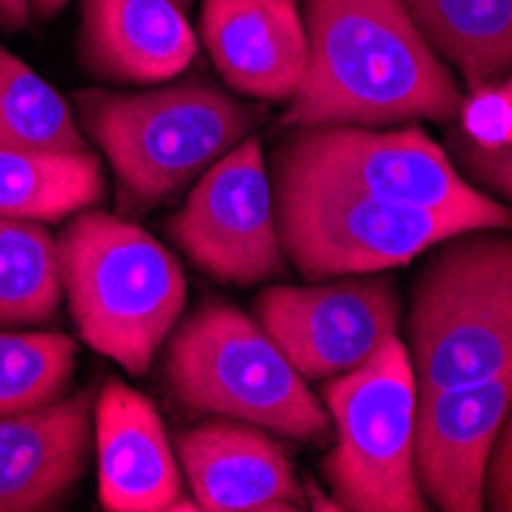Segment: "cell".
Returning <instances> with one entry per match:
<instances>
[{
    "label": "cell",
    "mask_w": 512,
    "mask_h": 512,
    "mask_svg": "<svg viewBox=\"0 0 512 512\" xmlns=\"http://www.w3.org/2000/svg\"><path fill=\"white\" fill-rule=\"evenodd\" d=\"M307 71L279 129L448 123L463 92L402 0H304Z\"/></svg>",
    "instance_id": "1"
},
{
    "label": "cell",
    "mask_w": 512,
    "mask_h": 512,
    "mask_svg": "<svg viewBox=\"0 0 512 512\" xmlns=\"http://www.w3.org/2000/svg\"><path fill=\"white\" fill-rule=\"evenodd\" d=\"M74 111L111 163L126 215L175 200L267 117L264 102H240L197 74L142 92L83 89Z\"/></svg>",
    "instance_id": "2"
},
{
    "label": "cell",
    "mask_w": 512,
    "mask_h": 512,
    "mask_svg": "<svg viewBox=\"0 0 512 512\" xmlns=\"http://www.w3.org/2000/svg\"><path fill=\"white\" fill-rule=\"evenodd\" d=\"M56 243L80 338L132 378L148 375L188 301L178 258L148 230L96 206L71 215Z\"/></svg>",
    "instance_id": "3"
},
{
    "label": "cell",
    "mask_w": 512,
    "mask_h": 512,
    "mask_svg": "<svg viewBox=\"0 0 512 512\" xmlns=\"http://www.w3.org/2000/svg\"><path fill=\"white\" fill-rule=\"evenodd\" d=\"M402 322L417 390L512 365V230L470 227L436 243L411 279Z\"/></svg>",
    "instance_id": "4"
},
{
    "label": "cell",
    "mask_w": 512,
    "mask_h": 512,
    "mask_svg": "<svg viewBox=\"0 0 512 512\" xmlns=\"http://www.w3.org/2000/svg\"><path fill=\"white\" fill-rule=\"evenodd\" d=\"M166 341L163 387L181 408L307 445L332 439V417L307 378L240 307L203 301Z\"/></svg>",
    "instance_id": "5"
},
{
    "label": "cell",
    "mask_w": 512,
    "mask_h": 512,
    "mask_svg": "<svg viewBox=\"0 0 512 512\" xmlns=\"http://www.w3.org/2000/svg\"><path fill=\"white\" fill-rule=\"evenodd\" d=\"M322 405L335 439L322 460L332 509H430L414 473L417 381L399 335L387 338L362 365L325 381Z\"/></svg>",
    "instance_id": "6"
},
{
    "label": "cell",
    "mask_w": 512,
    "mask_h": 512,
    "mask_svg": "<svg viewBox=\"0 0 512 512\" xmlns=\"http://www.w3.org/2000/svg\"><path fill=\"white\" fill-rule=\"evenodd\" d=\"M270 184L286 261L310 283L402 267L445 237L479 227L467 215L387 203L289 169L270 166Z\"/></svg>",
    "instance_id": "7"
},
{
    "label": "cell",
    "mask_w": 512,
    "mask_h": 512,
    "mask_svg": "<svg viewBox=\"0 0 512 512\" xmlns=\"http://www.w3.org/2000/svg\"><path fill=\"white\" fill-rule=\"evenodd\" d=\"M270 166L329 178L387 203L457 212L479 227L512 230V209L476 191L454 169L451 157L417 126L286 129L270 154Z\"/></svg>",
    "instance_id": "8"
},
{
    "label": "cell",
    "mask_w": 512,
    "mask_h": 512,
    "mask_svg": "<svg viewBox=\"0 0 512 512\" xmlns=\"http://www.w3.org/2000/svg\"><path fill=\"white\" fill-rule=\"evenodd\" d=\"M166 237L221 283L258 286L286 270L258 138H243L200 175L184 206L166 221Z\"/></svg>",
    "instance_id": "9"
},
{
    "label": "cell",
    "mask_w": 512,
    "mask_h": 512,
    "mask_svg": "<svg viewBox=\"0 0 512 512\" xmlns=\"http://www.w3.org/2000/svg\"><path fill=\"white\" fill-rule=\"evenodd\" d=\"M255 316L307 381H329L399 335L402 298L384 270L350 273L313 286H270L258 295Z\"/></svg>",
    "instance_id": "10"
},
{
    "label": "cell",
    "mask_w": 512,
    "mask_h": 512,
    "mask_svg": "<svg viewBox=\"0 0 512 512\" xmlns=\"http://www.w3.org/2000/svg\"><path fill=\"white\" fill-rule=\"evenodd\" d=\"M512 402V365L473 384L417 390L414 473L430 506L485 509V473Z\"/></svg>",
    "instance_id": "11"
},
{
    "label": "cell",
    "mask_w": 512,
    "mask_h": 512,
    "mask_svg": "<svg viewBox=\"0 0 512 512\" xmlns=\"http://www.w3.org/2000/svg\"><path fill=\"white\" fill-rule=\"evenodd\" d=\"M175 454L197 509L298 512L307 506L286 445L255 424L215 417L184 430Z\"/></svg>",
    "instance_id": "12"
},
{
    "label": "cell",
    "mask_w": 512,
    "mask_h": 512,
    "mask_svg": "<svg viewBox=\"0 0 512 512\" xmlns=\"http://www.w3.org/2000/svg\"><path fill=\"white\" fill-rule=\"evenodd\" d=\"M99 500L111 512L197 509L157 408L126 384L108 381L92 405Z\"/></svg>",
    "instance_id": "13"
},
{
    "label": "cell",
    "mask_w": 512,
    "mask_h": 512,
    "mask_svg": "<svg viewBox=\"0 0 512 512\" xmlns=\"http://www.w3.org/2000/svg\"><path fill=\"white\" fill-rule=\"evenodd\" d=\"M203 43L221 80L255 102H289L307 71L298 0H200Z\"/></svg>",
    "instance_id": "14"
},
{
    "label": "cell",
    "mask_w": 512,
    "mask_h": 512,
    "mask_svg": "<svg viewBox=\"0 0 512 512\" xmlns=\"http://www.w3.org/2000/svg\"><path fill=\"white\" fill-rule=\"evenodd\" d=\"M80 390L0 417V512L59 509L80 485L92 445V402Z\"/></svg>",
    "instance_id": "15"
},
{
    "label": "cell",
    "mask_w": 512,
    "mask_h": 512,
    "mask_svg": "<svg viewBox=\"0 0 512 512\" xmlns=\"http://www.w3.org/2000/svg\"><path fill=\"white\" fill-rule=\"evenodd\" d=\"M80 62L108 83L175 80L197 59V34L175 0H83Z\"/></svg>",
    "instance_id": "16"
},
{
    "label": "cell",
    "mask_w": 512,
    "mask_h": 512,
    "mask_svg": "<svg viewBox=\"0 0 512 512\" xmlns=\"http://www.w3.org/2000/svg\"><path fill=\"white\" fill-rule=\"evenodd\" d=\"M433 53L470 89L512 74V0H402Z\"/></svg>",
    "instance_id": "17"
},
{
    "label": "cell",
    "mask_w": 512,
    "mask_h": 512,
    "mask_svg": "<svg viewBox=\"0 0 512 512\" xmlns=\"http://www.w3.org/2000/svg\"><path fill=\"white\" fill-rule=\"evenodd\" d=\"M105 169L92 151L28 154L0 148V215L56 224L105 200Z\"/></svg>",
    "instance_id": "18"
},
{
    "label": "cell",
    "mask_w": 512,
    "mask_h": 512,
    "mask_svg": "<svg viewBox=\"0 0 512 512\" xmlns=\"http://www.w3.org/2000/svg\"><path fill=\"white\" fill-rule=\"evenodd\" d=\"M56 237L37 221L0 215V325H46L62 307Z\"/></svg>",
    "instance_id": "19"
},
{
    "label": "cell",
    "mask_w": 512,
    "mask_h": 512,
    "mask_svg": "<svg viewBox=\"0 0 512 512\" xmlns=\"http://www.w3.org/2000/svg\"><path fill=\"white\" fill-rule=\"evenodd\" d=\"M0 148L28 154L89 151L71 105L0 46Z\"/></svg>",
    "instance_id": "20"
},
{
    "label": "cell",
    "mask_w": 512,
    "mask_h": 512,
    "mask_svg": "<svg viewBox=\"0 0 512 512\" xmlns=\"http://www.w3.org/2000/svg\"><path fill=\"white\" fill-rule=\"evenodd\" d=\"M77 368V341L59 332H0V417L65 396Z\"/></svg>",
    "instance_id": "21"
},
{
    "label": "cell",
    "mask_w": 512,
    "mask_h": 512,
    "mask_svg": "<svg viewBox=\"0 0 512 512\" xmlns=\"http://www.w3.org/2000/svg\"><path fill=\"white\" fill-rule=\"evenodd\" d=\"M460 135L479 148L512 145V99L500 83L473 89L460 105Z\"/></svg>",
    "instance_id": "22"
},
{
    "label": "cell",
    "mask_w": 512,
    "mask_h": 512,
    "mask_svg": "<svg viewBox=\"0 0 512 512\" xmlns=\"http://www.w3.org/2000/svg\"><path fill=\"white\" fill-rule=\"evenodd\" d=\"M451 154L470 172V178L491 194L512 203V145L509 148H479L467 135H451Z\"/></svg>",
    "instance_id": "23"
},
{
    "label": "cell",
    "mask_w": 512,
    "mask_h": 512,
    "mask_svg": "<svg viewBox=\"0 0 512 512\" xmlns=\"http://www.w3.org/2000/svg\"><path fill=\"white\" fill-rule=\"evenodd\" d=\"M512 476V402L506 411V421L500 427V436L494 442L491 460H488V473H485V491L503 485Z\"/></svg>",
    "instance_id": "24"
},
{
    "label": "cell",
    "mask_w": 512,
    "mask_h": 512,
    "mask_svg": "<svg viewBox=\"0 0 512 512\" xmlns=\"http://www.w3.org/2000/svg\"><path fill=\"white\" fill-rule=\"evenodd\" d=\"M31 19V0H0V25L19 31Z\"/></svg>",
    "instance_id": "25"
},
{
    "label": "cell",
    "mask_w": 512,
    "mask_h": 512,
    "mask_svg": "<svg viewBox=\"0 0 512 512\" xmlns=\"http://www.w3.org/2000/svg\"><path fill=\"white\" fill-rule=\"evenodd\" d=\"M485 509H494V512H512V476H509L503 485H497V488L485 491Z\"/></svg>",
    "instance_id": "26"
},
{
    "label": "cell",
    "mask_w": 512,
    "mask_h": 512,
    "mask_svg": "<svg viewBox=\"0 0 512 512\" xmlns=\"http://www.w3.org/2000/svg\"><path fill=\"white\" fill-rule=\"evenodd\" d=\"M68 0H31V10L40 16V19H53L65 10Z\"/></svg>",
    "instance_id": "27"
},
{
    "label": "cell",
    "mask_w": 512,
    "mask_h": 512,
    "mask_svg": "<svg viewBox=\"0 0 512 512\" xmlns=\"http://www.w3.org/2000/svg\"><path fill=\"white\" fill-rule=\"evenodd\" d=\"M500 86H503V89L509 92V99H512V74H509V77H506V80H503Z\"/></svg>",
    "instance_id": "28"
},
{
    "label": "cell",
    "mask_w": 512,
    "mask_h": 512,
    "mask_svg": "<svg viewBox=\"0 0 512 512\" xmlns=\"http://www.w3.org/2000/svg\"><path fill=\"white\" fill-rule=\"evenodd\" d=\"M175 4H178L181 10H188V7H191V0H175Z\"/></svg>",
    "instance_id": "29"
}]
</instances>
